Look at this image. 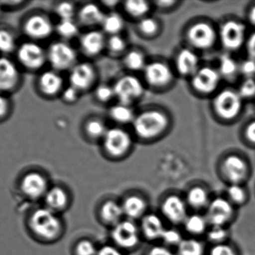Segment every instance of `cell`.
Here are the masks:
<instances>
[{
  "label": "cell",
  "instance_id": "obj_1",
  "mask_svg": "<svg viewBox=\"0 0 255 255\" xmlns=\"http://www.w3.org/2000/svg\"><path fill=\"white\" fill-rule=\"evenodd\" d=\"M245 101L235 87L220 88L212 97L211 109L215 118L222 124H233L244 114Z\"/></svg>",
  "mask_w": 255,
  "mask_h": 255
},
{
  "label": "cell",
  "instance_id": "obj_2",
  "mask_svg": "<svg viewBox=\"0 0 255 255\" xmlns=\"http://www.w3.org/2000/svg\"><path fill=\"white\" fill-rule=\"evenodd\" d=\"M218 28L219 43L224 52L235 54L245 49L248 39V24L235 16L225 18Z\"/></svg>",
  "mask_w": 255,
  "mask_h": 255
},
{
  "label": "cell",
  "instance_id": "obj_3",
  "mask_svg": "<svg viewBox=\"0 0 255 255\" xmlns=\"http://www.w3.org/2000/svg\"><path fill=\"white\" fill-rule=\"evenodd\" d=\"M219 172L229 185H245L251 178L253 169L250 160L242 153L229 151L222 157Z\"/></svg>",
  "mask_w": 255,
  "mask_h": 255
},
{
  "label": "cell",
  "instance_id": "obj_4",
  "mask_svg": "<svg viewBox=\"0 0 255 255\" xmlns=\"http://www.w3.org/2000/svg\"><path fill=\"white\" fill-rule=\"evenodd\" d=\"M28 226L34 237L40 241H55L62 233V223L56 213L48 208H40L33 212Z\"/></svg>",
  "mask_w": 255,
  "mask_h": 255
},
{
  "label": "cell",
  "instance_id": "obj_5",
  "mask_svg": "<svg viewBox=\"0 0 255 255\" xmlns=\"http://www.w3.org/2000/svg\"><path fill=\"white\" fill-rule=\"evenodd\" d=\"M169 124L167 115L157 109L141 112L135 116L132 123L135 134L145 140L161 136L169 127Z\"/></svg>",
  "mask_w": 255,
  "mask_h": 255
},
{
  "label": "cell",
  "instance_id": "obj_6",
  "mask_svg": "<svg viewBox=\"0 0 255 255\" xmlns=\"http://www.w3.org/2000/svg\"><path fill=\"white\" fill-rule=\"evenodd\" d=\"M187 37L193 49L209 50L219 43L218 28L209 21H198L189 27Z\"/></svg>",
  "mask_w": 255,
  "mask_h": 255
},
{
  "label": "cell",
  "instance_id": "obj_7",
  "mask_svg": "<svg viewBox=\"0 0 255 255\" xmlns=\"http://www.w3.org/2000/svg\"><path fill=\"white\" fill-rule=\"evenodd\" d=\"M205 217L211 227L228 228L236 219L237 208L226 199V196L216 197L211 200L207 207Z\"/></svg>",
  "mask_w": 255,
  "mask_h": 255
},
{
  "label": "cell",
  "instance_id": "obj_8",
  "mask_svg": "<svg viewBox=\"0 0 255 255\" xmlns=\"http://www.w3.org/2000/svg\"><path fill=\"white\" fill-rule=\"evenodd\" d=\"M222 79L217 67L202 66L191 76L193 89L202 96H214L220 89Z\"/></svg>",
  "mask_w": 255,
  "mask_h": 255
},
{
  "label": "cell",
  "instance_id": "obj_9",
  "mask_svg": "<svg viewBox=\"0 0 255 255\" xmlns=\"http://www.w3.org/2000/svg\"><path fill=\"white\" fill-rule=\"evenodd\" d=\"M47 61L56 71L71 70L77 63V53L74 48L64 41H57L49 46Z\"/></svg>",
  "mask_w": 255,
  "mask_h": 255
},
{
  "label": "cell",
  "instance_id": "obj_10",
  "mask_svg": "<svg viewBox=\"0 0 255 255\" xmlns=\"http://www.w3.org/2000/svg\"><path fill=\"white\" fill-rule=\"evenodd\" d=\"M103 140L106 152L115 158L124 157L131 148L132 139L130 134L121 127L109 129Z\"/></svg>",
  "mask_w": 255,
  "mask_h": 255
},
{
  "label": "cell",
  "instance_id": "obj_11",
  "mask_svg": "<svg viewBox=\"0 0 255 255\" xmlns=\"http://www.w3.org/2000/svg\"><path fill=\"white\" fill-rule=\"evenodd\" d=\"M113 87L115 97L119 100V103L128 106H131L143 94L142 82L132 75H126L120 78Z\"/></svg>",
  "mask_w": 255,
  "mask_h": 255
},
{
  "label": "cell",
  "instance_id": "obj_12",
  "mask_svg": "<svg viewBox=\"0 0 255 255\" xmlns=\"http://www.w3.org/2000/svg\"><path fill=\"white\" fill-rule=\"evenodd\" d=\"M21 65L30 70L41 69L47 61V52L35 42L22 43L16 52Z\"/></svg>",
  "mask_w": 255,
  "mask_h": 255
},
{
  "label": "cell",
  "instance_id": "obj_13",
  "mask_svg": "<svg viewBox=\"0 0 255 255\" xmlns=\"http://www.w3.org/2000/svg\"><path fill=\"white\" fill-rule=\"evenodd\" d=\"M112 238L120 248L131 250L139 244V230L136 225L130 220L121 221L114 226Z\"/></svg>",
  "mask_w": 255,
  "mask_h": 255
},
{
  "label": "cell",
  "instance_id": "obj_14",
  "mask_svg": "<svg viewBox=\"0 0 255 255\" xmlns=\"http://www.w3.org/2000/svg\"><path fill=\"white\" fill-rule=\"evenodd\" d=\"M25 34L33 40L47 38L54 31L53 24L46 15L34 14L27 18L24 22Z\"/></svg>",
  "mask_w": 255,
  "mask_h": 255
},
{
  "label": "cell",
  "instance_id": "obj_15",
  "mask_svg": "<svg viewBox=\"0 0 255 255\" xmlns=\"http://www.w3.org/2000/svg\"><path fill=\"white\" fill-rule=\"evenodd\" d=\"M143 71L147 83L155 88L166 86L173 79V73L170 67L162 61L148 63Z\"/></svg>",
  "mask_w": 255,
  "mask_h": 255
},
{
  "label": "cell",
  "instance_id": "obj_16",
  "mask_svg": "<svg viewBox=\"0 0 255 255\" xmlns=\"http://www.w3.org/2000/svg\"><path fill=\"white\" fill-rule=\"evenodd\" d=\"M20 189L26 198L32 200L44 198L49 190L46 178L36 172H29L22 178Z\"/></svg>",
  "mask_w": 255,
  "mask_h": 255
},
{
  "label": "cell",
  "instance_id": "obj_17",
  "mask_svg": "<svg viewBox=\"0 0 255 255\" xmlns=\"http://www.w3.org/2000/svg\"><path fill=\"white\" fill-rule=\"evenodd\" d=\"M96 79V71L92 64L88 62L76 64L70 70L69 80L71 86L78 91H86L89 89Z\"/></svg>",
  "mask_w": 255,
  "mask_h": 255
},
{
  "label": "cell",
  "instance_id": "obj_18",
  "mask_svg": "<svg viewBox=\"0 0 255 255\" xmlns=\"http://www.w3.org/2000/svg\"><path fill=\"white\" fill-rule=\"evenodd\" d=\"M161 212L168 221L175 225L184 223L188 217L185 202L175 195L168 196L163 200Z\"/></svg>",
  "mask_w": 255,
  "mask_h": 255
},
{
  "label": "cell",
  "instance_id": "obj_19",
  "mask_svg": "<svg viewBox=\"0 0 255 255\" xmlns=\"http://www.w3.org/2000/svg\"><path fill=\"white\" fill-rule=\"evenodd\" d=\"M19 80L20 74L14 62L5 57L0 58V93L13 91Z\"/></svg>",
  "mask_w": 255,
  "mask_h": 255
},
{
  "label": "cell",
  "instance_id": "obj_20",
  "mask_svg": "<svg viewBox=\"0 0 255 255\" xmlns=\"http://www.w3.org/2000/svg\"><path fill=\"white\" fill-rule=\"evenodd\" d=\"M175 67L179 74L192 76L201 67L199 55L191 48L181 49L175 58Z\"/></svg>",
  "mask_w": 255,
  "mask_h": 255
},
{
  "label": "cell",
  "instance_id": "obj_21",
  "mask_svg": "<svg viewBox=\"0 0 255 255\" xmlns=\"http://www.w3.org/2000/svg\"><path fill=\"white\" fill-rule=\"evenodd\" d=\"M217 69L223 80L229 82H236L240 74V61L235 58L234 54L223 52L217 60Z\"/></svg>",
  "mask_w": 255,
  "mask_h": 255
},
{
  "label": "cell",
  "instance_id": "obj_22",
  "mask_svg": "<svg viewBox=\"0 0 255 255\" xmlns=\"http://www.w3.org/2000/svg\"><path fill=\"white\" fill-rule=\"evenodd\" d=\"M104 34L97 30H92L82 34L80 38V47L85 55L96 56L106 47Z\"/></svg>",
  "mask_w": 255,
  "mask_h": 255
},
{
  "label": "cell",
  "instance_id": "obj_23",
  "mask_svg": "<svg viewBox=\"0 0 255 255\" xmlns=\"http://www.w3.org/2000/svg\"><path fill=\"white\" fill-rule=\"evenodd\" d=\"M38 86L44 95L54 97L64 90V79L56 70H47L39 77Z\"/></svg>",
  "mask_w": 255,
  "mask_h": 255
},
{
  "label": "cell",
  "instance_id": "obj_24",
  "mask_svg": "<svg viewBox=\"0 0 255 255\" xmlns=\"http://www.w3.org/2000/svg\"><path fill=\"white\" fill-rule=\"evenodd\" d=\"M141 229L144 236L148 241L161 239L166 230L161 219L156 214H147L142 217Z\"/></svg>",
  "mask_w": 255,
  "mask_h": 255
},
{
  "label": "cell",
  "instance_id": "obj_25",
  "mask_svg": "<svg viewBox=\"0 0 255 255\" xmlns=\"http://www.w3.org/2000/svg\"><path fill=\"white\" fill-rule=\"evenodd\" d=\"M46 208L53 212L64 211L69 203V196L67 192L60 187L49 189L44 196Z\"/></svg>",
  "mask_w": 255,
  "mask_h": 255
},
{
  "label": "cell",
  "instance_id": "obj_26",
  "mask_svg": "<svg viewBox=\"0 0 255 255\" xmlns=\"http://www.w3.org/2000/svg\"><path fill=\"white\" fill-rule=\"evenodd\" d=\"M79 21L81 23L87 26L102 25L106 14L103 10L94 3H88L81 7L78 12Z\"/></svg>",
  "mask_w": 255,
  "mask_h": 255
},
{
  "label": "cell",
  "instance_id": "obj_27",
  "mask_svg": "<svg viewBox=\"0 0 255 255\" xmlns=\"http://www.w3.org/2000/svg\"><path fill=\"white\" fill-rule=\"evenodd\" d=\"M124 214L130 220L140 218L146 211L147 204L140 196H130L122 204Z\"/></svg>",
  "mask_w": 255,
  "mask_h": 255
},
{
  "label": "cell",
  "instance_id": "obj_28",
  "mask_svg": "<svg viewBox=\"0 0 255 255\" xmlns=\"http://www.w3.org/2000/svg\"><path fill=\"white\" fill-rule=\"evenodd\" d=\"M124 213L122 205L114 201H107L100 208V216L103 221L108 224L116 226L121 222Z\"/></svg>",
  "mask_w": 255,
  "mask_h": 255
},
{
  "label": "cell",
  "instance_id": "obj_29",
  "mask_svg": "<svg viewBox=\"0 0 255 255\" xmlns=\"http://www.w3.org/2000/svg\"><path fill=\"white\" fill-rule=\"evenodd\" d=\"M187 201L188 205L196 210L207 208L211 202L208 192L205 187L201 186H196L189 190Z\"/></svg>",
  "mask_w": 255,
  "mask_h": 255
},
{
  "label": "cell",
  "instance_id": "obj_30",
  "mask_svg": "<svg viewBox=\"0 0 255 255\" xmlns=\"http://www.w3.org/2000/svg\"><path fill=\"white\" fill-rule=\"evenodd\" d=\"M226 198L235 208H238L247 205L250 194L245 185L234 184L228 186Z\"/></svg>",
  "mask_w": 255,
  "mask_h": 255
},
{
  "label": "cell",
  "instance_id": "obj_31",
  "mask_svg": "<svg viewBox=\"0 0 255 255\" xmlns=\"http://www.w3.org/2000/svg\"><path fill=\"white\" fill-rule=\"evenodd\" d=\"M109 115L114 121L121 124L133 123L136 116L131 106L121 103L112 106L109 111Z\"/></svg>",
  "mask_w": 255,
  "mask_h": 255
},
{
  "label": "cell",
  "instance_id": "obj_32",
  "mask_svg": "<svg viewBox=\"0 0 255 255\" xmlns=\"http://www.w3.org/2000/svg\"><path fill=\"white\" fill-rule=\"evenodd\" d=\"M186 231L190 235H202L208 232L209 226L206 217L200 214H193L189 216L184 223Z\"/></svg>",
  "mask_w": 255,
  "mask_h": 255
},
{
  "label": "cell",
  "instance_id": "obj_33",
  "mask_svg": "<svg viewBox=\"0 0 255 255\" xmlns=\"http://www.w3.org/2000/svg\"><path fill=\"white\" fill-rule=\"evenodd\" d=\"M124 25L125 22L124 18L118 13H111L106 15L102 23L105 32L110 34V36L120 34V32L124 28Z\"/></svg>",
  "mask_w": 255,
  "mask_h": 255
},
{
  "label": "cell",
  "instance_id": "obj_34",
  "mask_svg": "<svg viewBox=\"0 0 255 255\" xmlns=\"http://www.w3.org/2000/svg\"><path fill=\"white\" fill-rule=\"evenodd\" d=\"M124 64L131 71H139L145 69L147 65L145 55L141 51L133 49L129 51L124 57Z\"/></svg>",
  "mask_w": 255,
  "mask_h": 255
},
{
  "label": "cell",
  "instance_id": "obj_35",
  "mask_svg": "<svg viewBox=\"0 0 255 255\" xmlns=\"http://www.w3.org/2000/svg\"><path fill=\"white\" fill-rule=\"evenodd\" d=\"M124 8L130 16L140 19L146 16L150 10V4L148 1L142 0H129L126 1Z\"/></svg>",
  "mask_w": 255,
  "mask_h": 255
},
{
  "label": "cell",
  "instance_id": "obj_36",
  "mask_svg": "<svg viewBox=\"0 0 255 255\" xmlns=\"http://www.w3.org/2000/svg\"><path fill=\"white\" fill-rule=\"evenodd\" d=\"M205 248L196 239H184L178 246V255H204Z\"/></svg>",
  "mask_w": 255,
  "mask_h": 255
},
{
  "label": "cell",
  "instance_id": "obj_37",
  "mask_svg": "<svg viewBox=\"0 0 255 255\" xmlns=\"http://www.w3.org/2000/svg\"><path fill=\"white\" fill-rule=\"evenodd\" d=\"M85 130L90 138L98 139H103L109 129L101 119L91 118L85 124Z\"/></svg>",
  "mask_w": 255,
  "mask_h": 255
},
{
  "label": "cell",
  "instance_id": "obj_38",
  "mask_svg": "<svg viewBox=\"0 0 255 255\" xmlns=\"http://www.w3.org/2000/svg\"><path fill=\"white\" fill-rule=\"evenodd\" d=\"M236 88L244 101H255V78H241Z\"/></svg>",
  "mask_w": 255,
  "mask_h": 255
},
{
  "label": "cell",
  "instance_id": "obj_39",
  "mask_svg": "<svg viewBox=\"0 0 255 255\" xmlns=\"http://www.w3.org/2000/svg\"><path fill=\"white\" fill-rule=\"evenodd\" d=\"M56 31L64 38H73L79 34V25L74 19L61 20L57 25Z\"/></svg>",
  "mask_w": 255,
  "mask_h": 255
},
{
  "label": "cell",
  "instance_id": "obj_40",
  "mask_svg": "<svg viewBox=\"0 0 255 255\" xmlns=\"http://www.w3.org/2000/svg\"><path fill=\"white\" fill-rule=\"evenodd\" d=\"M206 234L208 241L211 243L213 246L227 243L230 235L228 228L218 226H211Z\"/></svg>",
  "mask_w": 255,
  "mask_h": 255
},
{
  "label": "cell",
  "instance_id": "obj_41",
  "mask_svg": "<svg viewBox=\"0 0 255 255\" xmlns=\"http://www.w3.org/2000/svg\"><path fill=\"white\" fill-rule=\"evenodd\" d=\"M240 136L244 145L255 148V118L249 120L244 124Z\"/></svg>",
  "mask_w": 255,
  "mask_h": 255
},
{
  "label": "cell",
  "instance_id": "obj_42",
  "mask_svg": "<svg viewBox=\"0 0 255 255\" xmlns=\"http://www.w3.org/2000/svg\"><path fill=\"white\" fill-rule=\"evenodd\" d=\"M160 28L158 21L151 16H145L139 19L138 29L144 35L152 37L157 34Z\"/></svg>",
  "mask_w": 255,
  "mask_h": 255
},
{
  "label": "cell",
  "instance_id": "obj_43",
  "mask_svg": "<svg viewBox=\"0 0 255 255\" xmlns=\"http://www.w3.org/2000/svg\"><path fill=\"white\" fill-rule=\"evenodd\" d=\"M16 48V39L11 31L4 28L0 29V52L10 53Z\"/></svg>",
  "mask_w": 255,
  "mask_h": 255
},
{
  "label": "cell",
  "instance_id": "obj_44",
  "mask_svg": "<svg viewBox=\"0 0 255 255\" xmlns=\"http://www.w3.org/2000/svg\"><path fill=\"white\" fill-rule=\"evenodd\" d=\"M106 48L114 55L124 53L127 48V40L121 34L110 36L106 41Z\"/></svg>",
  "mask_w": 255,
  "mask_h": 255
},
{
  "label": "cell",
  "instance_id": "obj_45",
  "mask_svg": "<svg viewBox=\"0 0 255 255\" xmlns=\"http://www.w3.org/2000/svg\"><path fill=\"white\" fill-rule=\"evenodd\" d=\"M57 15L59 16L61 20H67V19H74L76 15V8L73 3L69 1H62L56 6L55 9Z\"/></svg>",
  "mask_w": 255,
  "mask_h": 255
},
{
  "label": "cell",
  "instance_id": "obj_46",
  "mask_svg": "<svg viewBox=\"0 0 255 255\" xmlns=\"http://www.w3.org/2000/svg\"><path fill=\"white\" fill-rule=\"evenodd\" d=\"M96 97L102 103H107L115 97V90L113 86L102 84L97 87L95 91Z\"/></svg>",
  "mask_w": 255,
  "mask_h": 255
},
{
  "label": "cell",
  "instance_id": "obj_47",
  "mask_svg": "<svg viewBox=\"0 0 255 255\" xmlns=\"http://www.w3.org/2000/svg\"><path fill=\"white\" fill-rule=\"evenodd\" d=\"M240 74L241 78H255V60L247 57L240 61Z\"/></svg>",
  "mask_w": 255,
  "mask_h": 255
},
{
  "label": "cell",
  "instance_id": "obj_48",
  "mask_svg": "<svg viewBox=\"0 0 255 255\" xmlns=\"http://www.w3.org/2000/svg\"><path fill=\"white\" fill-rule=\"evenodd\" d=\"M209 255H239L236 247L232 244H225L214 245L210 250Z\"/></svg>",
  "mask_w": 255,
  "mask_h": 255
},
{
  "label": "cell",
  "instance_id": "obj_49",
  "mask_svg": "<svg viewBox=\"0 0 255 255\" xmlns=\"http://www.w3.org/2000/svg\"><path fill=\"white\" fill-rule=\"evenodd\" d=\"M97 250L95 245L88 240H82L76 246V255H97Z\"/></svg>",
  "mask_w": 255,
  "mask_h": 255
},
{
  "label": "cell",
  "instance_id": "obj_50",
  "mask_svg": "<svg viewBox=\"0 0 255 255\" xmlns=\"http://www.w3.org/2000/svg\"><path fill=\"white\" fill-rule=\"evenodd\" d=\"M161 239L167 245L176 246V247H178L183 241L180 232L175 229H166L162 235Z\"/></svg>",
  "mask_w": 255,
  "mask_h": 255
},
{
  "label": "cell",
  "instance_id": "obj_51",
  "mask_svg": "<svg viewBox=\"0 0 255 255\" xmlns=\"http://www.w3.org/2000/svg\"><path fill=\"white\" fill-rule=\"evenodd\" d=\"M79 93L80 91H78L74 87L70 85L63 90L62 97L67 103H74L79 98Z\"/></svg>",
  "mask_w": 255,
  "mask_h": 255
},
{
  "label": "cell",
  "instance_id": "obj_52",
  "mask_svg": "<svg viewBox=\"0 0 255 255\" xmlns=\"http://www.w3.org/2000/svg\"><path fill=\"white\" fill-rule=\"evenodd\" d=\"M247 57L255 60V30L249 34L245 47Z\"/></svg>",
  "mask_w": 255,
  "mask_h": 255
},
{
  "label": "cell",
  "instance_id": "obj_53",
  "mask_svg": "<svg viewBox=\"0 0 255 255\" xmlns=\"http://www.w3.org/2000/svg\"><path fill=\"white\" fill-rule=\"evenodd\" d=\"M246 22L255 30V2L251 3L246 10Z\"/></svg>",
  "mask_w": 255,
  "mask_h": 255
},
{
  "label": "cell",
  "instance_id": "obj_54",
  "mask_svg": "<svg viewBox=\"0 0 255 255\" xmlns=\"http://www.w3.org/2000/svg\"><path fill=\"white\" fill-rule=\"evenodd\" d=\"M10 109V103L8 100L0 93V119L7 116Z\"/></svg>",
  "mask_w": 255,
  "mask_h": 255
},
{
  "label": "cell",
  "instance_id": "obj_55",
  "mask_svg": "<svg viewBox=\"0 0 255 255\" xmlns=\"http://www.w3.org/2000/svg\"><path fill=\"white\" fill-rule=\"evenodd\" d=\"M97 255H124L121 250L112 246H104L97 252Z\"/></svg>",
  "mask_w": 255,
  "mask_h": 255
},
{
  "label": "cell",
  "instance_id": "obj_56",
  "mask_svg": "<svg viewBox=\"0 0 255 255\" xmlns=\"http://www.w3.org/2000/svg\"><path fill=\"white\" fill-rule=\"evenodd\" d=\"M146 255H175L164 247H154L148 250Z\"/></svg>",
  "mask_w": 255,
  "mask_h": 255
},
{
  "label": "cell",
  "instance_id": "obj_57",
  "mask_svg": "<svg viewBox=\"0 0 255 255\" xmlns=\"http://www.w3.org/2000/svg\"><path fill=\"white\" fill-rule=\"evenodd\" d=\"M175 1H157V5L162 8H168L172 7V4H175Z\"/></svg>",
  "mask_w": 255,
  "mask_h": 255
},
{
  "label": "cell",
  "instance_id": "obj_58",
  "mask_svg": "<svg viewBox=\"0 0 255 255\" xmlns=\"http://www.w3.org/2000/svg\"><path fill=\"white\" fill-rule=\"evenodd\" d=\"M254 105H255V101H254Z\"/></svg>",
  "mask_w": 255,
  "mask_h": 255
},
{
  "label": "cell",
  "instance_id": "obj_59",
  "mask_svg": "<svg viewBox=\"0 0 255 255\" xmlns=\"http://www.w3.org/2000/svg\"><path fill=\"white\" fill-rule=\"evenodd\" d=\"M0 7H1V5H0Z\"/></svg>",
  "mask_w": 255,
  "mask_h": 255
}]
</instances>
